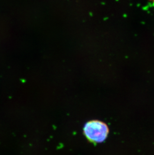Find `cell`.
Here are the masks:
<instances>
[{
  "mask_svg": "<svg viewBox=\"0 0 154 155\" xmlns=\"http://www.w3.org/2000/svg\"><path fill=\"white\" fill-rule=\"evenodd\" d=\"M83 133L86 139L91 143H101L108 138L109 127L106 123L101 120H90L85 124Z\"/></svg>",
  "mask_w": 154,
  "mask_h": 155,
  "instance_id": "cell-1",
  "label": "cell"
},
{
  "mask_svg": "<svg viewBox=\"0 0 154 155\" xmlns=\"http://www.w3.org/2000/svg\"><path fill=\"white\" fill-rule=\"evenodd\" d=\"M151 3L153 4V6H154V0H149Z\"/></svg>",
  "mask_w": 154,
  "mask_h": 155,
  "instance_id": "cell-2",
  "label": "cell"
}]
</instances>
